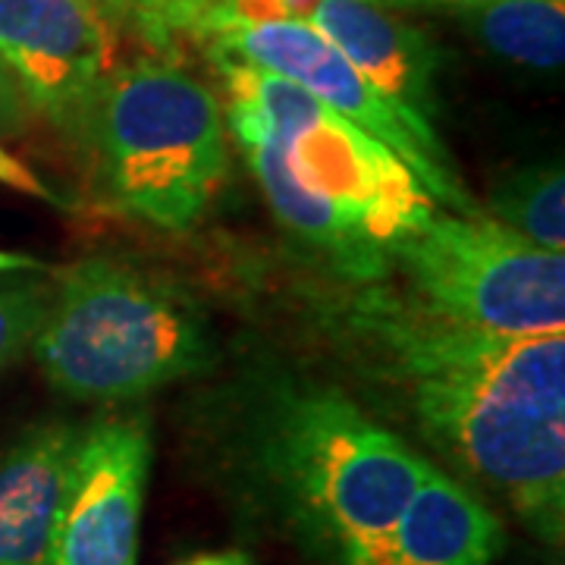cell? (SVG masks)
I'll return each instance as SVG.
<instances>
[{
    "instance_id": "cell-1",
    "label": "cell",
    "mask_w": 565,
    "mask_h": 565,
    "mask_svg": "<svg viewBox=\"0 0 565 565\" xmlns=\"http://www.w3.org/2000/svg\"><path fill=\"white\" fill-rule=\"evenodd\" d=\"M337 330L427 444L500 493L544 544H563L565 333H487L381 282L337 308Z\"/></svg>"
},
{
    "instance_id": "cell-2",
    "label": "cell",
    "mask_w": 565,
    "mask_h": 565,
    "mask_svg": "<svg viewBox=\"0 0 565 565\" xmlns=\"http://www.w3.org/2000/svg\"><path fill=\"white\" fill-rule=\"evenodd\" d=\"M223 120L277 221L352 282L390 274L393 248L437 214L422 180L384 141L282 76L214 61Z\"/></svg>"
},
{
    "instance_id": "cell-3",
    "label": "cell",
    "mask_w": 565,
    "mask_h": 565,
    "mask_svg": "<svg viewBox=\"0 0 565 565\" xmlns=\"http://www.w3.org/2000/svg\"><path fill=\"white\" fill-rule=\"evenodd\" d=\"M255 465L274 505L327 565H362L434 465L340 390H286L264 412Z\"/></svg>"
},
{
    "instance_id": "cell-4",
    "label": "cell",
    "mask_w": 565,
    "mask_h": 565,
    "mask_svg": "<svg viewBox=\"0 0 565 565\" xmlns=\"http://www.w3.org/2000/svg\"><path fill=\"white\" fill-rule=\"evenodd\" d=\"M32 349L47 384L82 403L148 396L214 362L207 321L180 289L104 255L57 274Z\"/></svg>"
},
{
    "instance_id": "cell-5",
    "label": "cell",
    "mask_w": 565,
    "mask_h": 565,
    "mask_svg": "<svg viewBox=\"0 0 565 565\" xmlns=\"http://www.w3.org/2000/svg\"><path fill=\"white\" fill-rule=\"evenodd\" d=\"M79 136L95 148L104 192L161 230L195 226L226 180L221 98L173 63L117 66Z\"/></svg>"
},
{
    "instance_id": "cell-6",
    "label": "cell",
    "mask_w": 565,
    "mask_h": 565,
    "mask_svg": "<svg viewBox=\"0 0 565 565\" xmlns=\"http://www.w3.org/2000/svg\"><path fill=\"white\" fill-rule=\"evenodd\" d=\"M427 311L500 337L565 333V255L490 214L437 211L393 248L390 274Z\"/></svg>"
},
{
    "instance_id": "cell-7",
    "label": "cell",
    "mask_w": 565,
    "mask_h": 565,
    "mask_svg": "<svg viewBox=\"0 0 565 565\" xmlns=\"http://www.w3.org/2000/svg\"><path fill=\"white\" fill-rule=\"evenodd\" d=\"M211 61H239L258 66L264 73L282 76L305 88L311 98L327 104L340 117L355 122L371 139L384 141L386 148L422 180L430 199L444 204L452 214H481L478 202L468 195L456 167L437 161L405 120L364 82V76L345 61L340 47L327 41L302 20H243L233 3H226L207 32Z\"/></svg>"
},
{
    "instance_id": "cell-8",
    "label": "cell",
    "mask_w": 565,
    "mask_h": 565,
    "mask_svg": "<svg viewBox=\"0 0 565 565\" xmlns=\"http://www.w3.org/2000/svg\"><path fill=\"white\" fill-rule=\"evenodd\" d=\"M117 47L104 0H0V70L29 110L63 132H82Z\"/></svg>"
},
{
    "instance_id": "cell-9",
    "label": "cell",
    "mask_w": 565,
    "mask_h": 565,
    "mask_svg": "<svg viewBox=\"0 0 565 565\" xmlns=\"http://www.w3.org/2000/svg\"><path fill=\"white\" fill-rule=\"evenodd\" d=\"M148 475L145 418H104L85 427L54 565H136Z\"/></svg>"
},
{
    "instance_id": "cell-10",
    "label": "cell",
    "mask_w": 565,
    "mask_h": 565,
    "mask_svg": "<svg viewBox=\"0 0 565 565\" xmlns=\"http://www.w3.org/2000/svg\"><path fill=\"white\" fill-rule=\"evenodd\" d=\"M308 22L340 47L437 161L456 167L434 126L440 54L424 32L374 0H318Z\"/></svg>"
},
{
    "instance_id": "cell-11",
    "label": "cell",
    "mask_w": 565,
    "mask_h": 565,
    "mask_svg": "<svg viewBox=\"0 0 565 565\" xmlns=\"http://www.w3.org/2000/svg\"><path fill=\"white\" fill-rule=\"evenodd\" d=\"M82 427L44 422L0 452V565H54Z\"/></svg>"
},
{
    "instance_id": "cell-12",
    "label": "cell",
    "mask_w": 565,
    "mask_h": 565,
    "mask_svg": "<svg viewBox=\"0 0 565 565\" xmlns=\"http://www.w3.org/2000/svg\"><path fill=\"white\" fill-rule=\"evenodd\" d=\"M503 544L500 515L462 481L430 468L362 565H493Z\"/></svg>"
},
{
    "instance_id": "cell-13",
    "label": "cell",
    "mask_w": 565,
    "mask_h": 565,
    "mask_svg": "<svg viewBox=\"0 0 565 565\" xmlns=\"http://www.w3.org/2000/svg\"><path fill=\"white\" fill-rule=\"evenodd\" d=\"M490 54L531 70H559L565 57V0H497L452 13Z\"/></svg>"
},
{
    "instance_id": "cell-14",
    "label": "cell",
    "mask_w": 565,
    "mask_h": 565,
    "mask_svg": "<svg viewBox=\"0 0 565 565\" xmlns=\"http://www.w3.org/2000/svg\"><path fill=\"white\" fill-rule=\"evenodd\" d=\"M490 217L527 243L563 252L565 248V180L563 167H525L503 177L490 192Z\"/></svg>"
},
{
    "instance_id": "cell-15",
    "label": "cell",
    "mask_w": 565,
    "mask_h": 565,
    "mask_svg": "<svg viewBox=\"0 0 565 565\" xmlns=\"http://www.w3.org/2000/svg\"><path fill=\"white\" fill-rule=\"evenodd\" d=\"M54 282L41 277H13L0 280V371L32 349L41 323L51 311Z\"/></svg>"
},
{
    "instance_id": "cell-16",
    "label": "cell",
    "mask_w": 565,
    "mask_h": 565,
    "mask_svg": "<svg viewBox=\"0 0 565 565\" xmlns=\"http://www.w3.org/2000/svg\"><path fill=\"white\" fill-rule=\"evenodd\" d=\"M0 182L3 185H10V189H17L22 195H32V199H41V202H57V195H54V189H47L44 182L20 161V158H13L3 145H0Z\"/></svg>"
},
{
    "instance_id": "cell-17",
    "label": "cell",
    "mask_w": 565,
    "mask_h": 565,
    "mask_svg": "<svg viewBox=\"0 0 565 565\" xmlns=\"http://www.w3.org/2000/svg\"><path fill=\"white\" fill-rule=\"evenodd\" d=\"M393 13H403V10H446V13H456L465 7H484V3H497V0H374Z\"/></svg>"
},
{
    "instance_id": "cell-18",
    "label": "cell",
    "mask_w": 565,
    "mask_h": 565,
    "mask_svg": "<svg viewBox=\"0 0 565 565\" xmlns=\"http://www.w3.org/2000/svg\"><path fill=\"white\" fill-rule=\"evenodd\" d=\"M25 114L20 92L13 88V82L7 79V73L0 70V126H17Z\"/></svg>"
},
{
    "instance_id": "cell-19",
    "label": "cell",
    "mask_w": 565,
    "mask_h": 565,
    "mask_svg": "<svg viewBox=\"0 0 565 565\" xmlns=\"http://www.w3.org/2000/svg\"><path fill=\"white\" fill-rule=\"evenodd\" d=\"M180 565H252V559L239 550H230V553H204V556H195Z\"/></svg>"
},
{
    "instance_id": "cell-20",
    "label": "cell",
    "mask_w": 565,
    "mask_h": 565,
    "mask_svg": "<svg viewBox=\"0 0 565 565\" xmlns=\"http://www.w3.org/2000/svg\"><path fill=\"white\" fill-rule=\"evenodd\" d=\"M32 267H39L35 258H25V255H17V252H0V277L17 274V270H32Z\"/></svg>"
}]
</instances>
